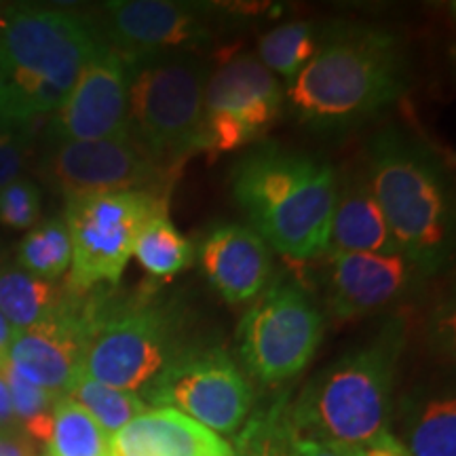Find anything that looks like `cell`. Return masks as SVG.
I'll return each instance as SVG.
<instances>
[{
  "label": "cell",
  "instance_id": "13",
  "mask_svg": "<svg viewBox=\"0 0 456 456\" xmlns=\"http://www.w3.org/2000/svg\"><path fill=\"white\" fill-rule=\"evenodd\" d=\"M49 180L66 201L77 197L161 186L163 167L129 135L95 142H66L47 161Z\"/></svg>",
  "mask_w": 456,
  "mask_h": 456
},
{
  "label": "cell",
  "instance_id": "10",
  "mask_svg": "<svg viewBox=\"0 0 456 456\" xmlns=\"http://www.w3.org/2000/svg\"><path fill=\"white\" fill-rule=\"evenodd\" d=\"M281 102L275 74L260 60L232 57L205 83L197 151L220 157L262 138L279 118Z\"/></svg>",
  "mask_w": 456,
  "mask_h": 456
},
{
  "label": "cell",
  "instance_id": "34",
  "mask_svg": "<svg viewBox=\"0 0 456 456\" xmlns=\"http://www.w3.org/2000/svg\"><path fill=\"white\" fill-rule=\"evenodd\" d=\"M17 429V419L13 412V403H11V395L4 383L3 374H0V433Z\"/></svg>",
  "mask_w": 456,
  "mask_h": 456
},
{
  "label": "cell",
  "instance_id": "8",
  "mask_svg": "<svg viewBox=\"0 0 456 456\" xmlns=\"http://www.w3.org/2000/svg\"><path fill=\"white\" fill-rule=\"evenodd\" d=\"M165 214L161 192L123 191L77 197L66 201L64 224L70 235V296L100 283H118L135 239L148 222Z\"/></svg>",
  "mask_w": 456,
  "mask_h": 456
},
{
  "label": "cell",
  "instance_id": "6",
  "mask_svg": "<svg viewBox=\"0 0 456 456\" xmlns=\"http://www.w3.org/2000/svg\"><path fill=\"white\" fill-rule=\"evenodd\" d=\"M205 66L188 53L131 61L129 134L161 167L199 148Z\"/></svg>",
  "mask_w": 456,
  "mask_h": 456
},
{
  "label": "cell",
  "instance_id": "17",
  "mask_svg": "<svg viewBox=\"0 0 456 456\" xmlns=\"http://www.w3.org/2000/svg\"><path fill=\"white\" fill-rule=\"evenodd\" d=\"M199 262L216 292L231 305L248 302L262 292L271 277V249L249 226L224 224L203 239Z\"/></svg>",
  "mask_w": 456,
  "mask_h": 456
},
{
  "label": "cell",
  "instance_id": "21",
  "mask_svg": "<svg viewBox=\"0 0 456 456\" xmlns=\"http://www.w3.org/2000/svg\"><path fill=\"white\" fill-rule=\"evenodd\" d=\"M49 456H110V436L72 399H60L51 410Z\"/></svg>",
  "mask_w": 456,
  "mask_h": 456
},
{
  "label": "cell",
  "instance_id": "16",
  "mask_svg": "<svg viewBox=\"0 0 456 456\" xmlns=\"http://www.w3.org/2000/svg\"><path fill=\"white\" fill-rule=\"evenodd\" d=\"M414 265L402 254H332L328 306L351 322L380 311L406 289Z\"/></svg>",
  "mask_w": 456,
  "mask_h": 456
},
{
  "label": "cell",
  "instance_id": "24",
  "mask_svg": "<svg viewBox=\"0 0 456 456\" xmlns=\"http://www.w3.org/2000/svg\"><path fill=\"white\" fill-rule=\"evenodd\" d=\"M72 248L64 220L34 226L17 249V266L34 277L53 281L70 269Z\"/></svg>",
  "mask_w": 456,
  "mask_h": 456
},
{
  "label": "cell",
  "instance_id": "11",
  "mask_svg": "<svg viewBox=\"0 0 456 456\" xmlns=\"http://www.w3.org/2000/svg\"><path fill=\"white\" fill-rule=\"evenodd\" d=\"M151 403L174 408L214 433H237L254 393L241 368L220 349L184 351L144 391Z\"/></svg>",
  "mask_w": 456,
  "mask_h": 456
},
{
  "label": "cell",
  "instance_id": "15",
  "mask_svg": "<svg viewBox=\"0 0 456 456\" xmlns=\"http://www.w3.org/2000/svg\"><path fill=\"white\" fill-rule=\"evenodd\" d=\"M87 346V313L61 302L41 322L15 330L7 362L51 397H68L81 376Z\"/></svg>",
  "mask_w": 456,
  "mask_h": 456
},
{
  "label": "cell",
  "instance_id": "20",
  "mask_svg": "<svg viewBox=\"0 0 456 456\" xmlns=\"http://www.w3.org/2000/svg\"><path fill=\"white\" fill-rule=\"evenodd\" d=\"M64 302L55 283L34 277L20 266H0V313L13 326L24 330L51 315Z\"/></svg>",
  "mask_w": 456,
  "mask_h": 456
},
{
  "label": "cell",
  "instance_id": "32",
  "mask_svg": "<svg viewBox=\"0 0 456 456\" xmlns=\"http://www.w3.org/2000/svg\"><path fill=\"white\" fill-rule=\"evenodd\" d=\"M288 456H349V452L345 446L309 440V437H298L289 433Z\"/></svg>",
  "mask_w": 456,
  "mask_h": 456
},
{
  "label": "cell",
  "instance_id": "18",
  "mask_svg": "<svg viewBox=\"0 0 456 456\" xmlns=\"http://www.w3.org/2000/svg\"><path fill=\"white\" fill-rule=\"evenodd\" d=\"M110 456H235L218 433L174 408H152L110 436Z\"/></svg>",
  "mask_w": 456,
  "mask_h": 456
},
{
  "label": "cell",
  "instance_id": "19",
  "mask_svg": "<svg viewBox=\"0 0 456 456\" xmlns=\"http://www.w3.org/2000/svg\"><path fill=\"white\" fill-rule=\"evenodd\" d=\"M328 249L332 254H399L366 175L338 186Z\"/></svg>",
  "mask_w": 456,
  "mask_h": 456
},
{
  "label": "cell",
  "instance_id": "23",
  "mask_svg": "<svg viewBox=\"0 0 456 456\" xmlns=\"http://www.w3.org/2000/svg\"><path fill=\"white\" fill-rule=\"evenodd\" d=\"M319 41L315 28L305 21H292L273 28L260 38L258 53L266 70L281 74L288 83H292L298 72L315 57Z\"/></svg>",
  "mask_w": 456,
  "mask_h": 456
},
{
  "label": "cell",
  "instance_id": "28",
  "mask_svg": "<svg viewBox=\"0 0 456 456\" xmlns=\"http://www.w3.org/2000/svg\"><path fill=\"white\" fill-rule=\"evenodd\" d=\"M41 218V191L32 180L17 178L0 188V224L28 231Z\"/></svg>",
  "mask_w": 456,
  "mask_h": 456
},
{
  "label": "cell",
  "instance_id": "30",
  "mask_svg": "<svg viewBox=\"0 0 456 456\" xmlns=\"http://www.w3.org/2000/svg\"><path fill=\"white\" fill-rule=\"evenodd\" d=\"M26 163V151L11 129H0V188L20 178Z\"/></svg>",
  "mask_w": 456,
  "mask_h": 456
},
{
  "label": "cell",
  "instance_id": "22",
  "mask_svg": "<svg viewBox=\"0 0 456 456\" xmlns=\"http://www.w3.org/2000/svg\"><path fill=\"white\" fill-rule=\"evenodd\" d=\"M134 256L152 277H171L191 266L192 248L163 214L142 228Z\"/></svg>",
  "mask_w": 456,
  "mask_h": 456
},
{
  "label": "cell",
  "instance_id": "35",
  "mask_svg": "<svg viewBox=\"0 0 456 456\" xmlns=\"http://www.w3.org/2000/svg\"><path fill=\"white\" fill-rule=\"evenodd\" d=\"M13 334H15L13 326H11L7 319H4L3 313H0V362L7 359V351H9L11 340H13Z\"/></svg>",
  "mask_w": 456,
  "mask_h": 456
},
{
  "label": "cell",
  "instance_id": "25",
  "mask_svg": "<svg viewBox=\"0 0 456 456\" xmlns=\"http://www.w3.org/2000/svg\"><path fill=\"white\" fill-rule=\"evenodd\" d=\"M68 399L78 403L83 410H87L91 419L104 429L108 436H114L118 429H123L129 420L146 412L148 403L138 393L118 391L112 387H106L87 376H78L77 383L68 393Z\"/></svg>",
  "mask_w": 456,
  "mask_h": 456
},
{
  "label": "cell",
  "instance_id": "7",
  "mask_svg": "<svg viewBox=\"0 0 456 456\" xmlns=\"http://www.w3.org/2000/svg\"><path fill=\"white\" fill-rule=\"evenodd\" d=\"M87 346L81 376L118 391H146L180 355L178 319L148 302L85 309Z\"/></svg>",
  "mask_w": 456,
  "mask_h": 456
},
{
  "label": "cell",
  "instance_id": "31",
  "mask_svg": "<svg viewBox=\"0 0 456 456\" xmlns=\"http://www.w3.org/2000/svg\"><path fill=\"white\" fill-rule=\"evenodd\" d=\"M346 452H349V456H412L408 452V448H403L389 431L380 433V436L362 444V446L346 448Z\"/></svg>",
  "mask_w": 456,
  "mask_h": 456
},
{
  "label": "cell",
  "instance_id": "27",
  "mask_svg": "<svg viewBox=\"0 0 456 456\" xmlns=\"http://www.w3.org/2000/svg\"><path fill=\"white\" fill-rule=\"evenodd\" d=\"M289 429L283 406L256 416L237 440V456H288Z\"/></svg>",
  "mask_w": 456,
  "mask_h": 456
},
{
  "label": "cell",
  "instance_id": "9",
  "mask_svg": "<svg viewBox=\"0 0 456 456\" xmlns=\"http://www.w3.org/2000/svg\"><path fill=\"white\" fill-rule=\"evenodd\" d=\"M322 311L294 283H277L239 326L241 357L256 379L277 385L309 366L323 338Z\"/></svg>",
  "mask_w": 456,
  "mask_h": 456
},
{
  "label": "cell",
  "instance_id": "29",
  "mask_svg": "<svg viewBox=\"0 0 456 456\" xmlns=\"http://www.w3.org/2000/svg\"><path fill=\"white\" fill-rule=\"evenodd\" d=\"M0 374H3L4 383H7L11 403H13V412L17 420L28 423V420L37 419V416L47 414L53 410L57 399L51 397L47 391L41 389V387L32 385L30 380H26L24 376L11 366L7 359L0 363Z\"/></svg>",
  "mask_w": 456,
  "mask_h": 456
},
{
  "label": "cell",
  "instance_id": "33",
  "mask_svg": "<svg viewBox=\"0 0 456 456\" xmlns=\"http://www.w3.org/2000/svg\"><path fill=\"white\" fill-rule=\"evenodd\" d=\"M0 456H37V444L24 429L0 433Z\"/></svg>",
  "mask_w": 456,
  "mask_h": 456
},
{
  "label": "cell",
  "instance_id": "14",
  "mask_svg": "<svg viewBox=\"0 0 456 456\" xmlns=\"http://www.w3.org/2000/svg\"><path fill=\"white\" fill-rule=\"evenodd\" d=\"M129 81L131 61L102 41L85 64L70 95L53 112L51 135L57 144L129 135Z\"/></svg>",
  "mask_w": 456,
  "mask_h": 456
},
{
  "label": "cell",
  "instance_id": "26",
  "mask_svg": "<svg viewBox=\"0 0 456 456\" xmlns=\"http://www.w3.org/2000/svg\"><path fill=\"white\" fill-rule=\"evenodd\" d=\"M412 456H456V402L433 399L425 406L410 433Z\"/></svg>",
  "mask_w": 456,
  "mask_h": 456
},
{
  "label": "cell",
  "instance_id": "1",
  "mask_svg": "<svg viewBox=\"0 0 456 456\" xmlns=\"http://www.w3.org/2000/svg\"><path fill=\"white\" fill-rule=\"evenodd\" d=\"M100 45L95 28L70 11L9 13L0 21V129L53 114Z\"/></svg>",
  "mask_w": 456,
  "mask_h": 456
},
{
  "label": "cell",
  "instance_id": "3",
  "mask_svg": "<svg viewBox=\"0 0 456 456\" xmlns=\"http://www.w3.org/2000/svg\"><path fill=\"white\" fill-rule=\"evenodd\" d=\"M403 89L397 38L380 28L336 30L289 83L288 100L302 121L349 125L391 104Z\"/></svg>",
  "mask_w": 456,
  "mask_h": 456
},
{
  "label": "cell",
  "instance_id": "4",
  "mask_svg": "<svg viewBox=\"0 0 456 456\" xmlns=\"http://www.w3.org/2000/svg\"><path fill=\"white\" fill-rule=\"evenodd\" d=\"M402 326L389 323L370 345L323 370L285 414L292 436L362 446L387 431Z\"/></svg>",
  "mask_w": 456,
  "mask_h": 456
},
{
  "label": "cell",
  "instance_id": "5",
  "mask_svg": "<svg viewBox=\"0 0 456 456\" xmlns=\"http://www.w3.org/2000/svg\"><path fill=\"white\" fill-rule=\"evenodd\" d=\"M366 180L397 252L420 269H437L452 245V208L433 157L389 131L374 140Z\"/></svg>",
  "mask_w": 456,
  "mask_h": 456
},
{
  "label": "cell",
  "instance_id": "2",
  "mask_svg": "<svg viewBox=\"0 0 456 456\" xmlns=\"http://www.w3.org/2000/svg\"><path fill=\"white\" fill-rule=\"evenodd\" d=\"M237 203L266 245L294 260L330 248L338 178L332 165L311 157L256 152L235 174Z\"/></svg>",
  "mask_w": 456,
  "mask_h": 456
},
{
  "label": "cell",
  "instance_id": "12",
  "mask_svg": "<svg viewBox=\"0 0 456 456\" xmlns=\"http://www.w3.org/2000/svg\"><path fill=\"white\" fill-rule=\"evenodd\" d=\"M108 47L129 61L178 53L208 43L216 26L208 11L174 0H114L102 9Z\"/></svg>",
  "mask_w": 456,
  "mask_h": 456
}]
</instances>
